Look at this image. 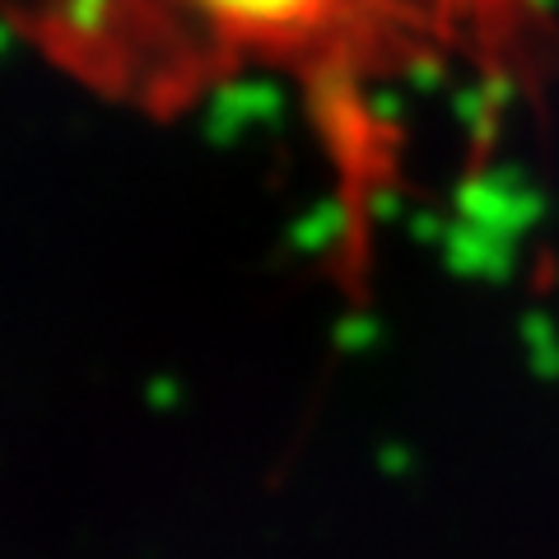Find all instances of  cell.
I'll list each match as a JSON object with an SVG mask.
<instances>
[{"label":"cell","mask_w":559,"mask_h":559,"mask_svg":"<svg viewBox=\"0 0 559 559\" xmlns=\"http://www.w3.org/2000/svg\"><path fill=\"white\" fill-rule=\"evenodd\" d=\"M0 24L80 90L154 121L252 80L299 98L341 205V266H369L396 187L388 98L425 70L373 0H0Z\"/></svg>","instance_id":"6da1fadb"},{"label":"cell","mask_w":559,"mask_h":559,"mask_svg":"<svg viewBox=\"0 0 559 559\" xmlns=\"http://www.w3.org/2000/svg\"><path fill=\"white\" fill-rule=\"evenodd\" d=\"M425 75L462 80L495 131L518 103L540 108L559 28V0H373Z\"/></svg>","instance_id":"7a4b0ae2"}]
</instances>
